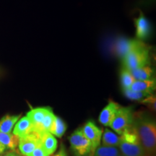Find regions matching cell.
Instances as JSON below:
<instances>
[{
    "label": "cell",
    "instance_id": "1",
    "mask_svg": "<svg viewBox=\"0 0 156 156\" xmlns=\"http://www.w3.org/2000/svg\"><path fill=\"white\" fill-rule=\"evenodd\" d=\"M133 125L140 145L147 156H154L156 151V124L153 118L142 113L134 114Z\"/></svg>",
    "mask_w": 156,
    "mask_h": 156
},
{
    "label": "cell",
    "instance_id": "2",
    "mask_svg": "<svg viewBox=\"0 0 156 156\" xmlns=\"http://www.w3.org/2000/svg\"><path fill=\"white\" fill-rule=\"evenodd\" d=\"M150 48L147 44L134 48L122 58L123 67L129 71L150 64Z\"/></svg>",
    "mask_w": 156,
    "mask_h": 156
},
{
    "label": "cell",
    "instance_id": "3",
    "mask_svg": "<svg viewBox=\"0 0 156 156\" xmlns=\"http://www.w3.org/2000/svg\"><path fill=\"white\" fill-rule=\"evenodd\" d=\"M70 147L75 156H93L90 142L84 134L82 128L76 129L69 137Z\"/></svg>",
    "mask_w": 156,
    "mask_h": 156
},
{
    "label": "cell",
    "instance_id": "4",
    "mask_svg": "<svg viewBox=\"0 0 156 156\" xmlns=\"http://www.w3.org/2000/svg\"><path fill=\"white\" fill-rule=\"evenodd\" d=\"M134 113L132 107H123L121 106L118 109L110 127L116 134L121 135L124 130L133 124Z\"/></svg>",
    "mask_w": 156,
    "mask_h": 156
},
{
    "label": "cell",
    "instance_id": "5",
    "mask_svg": "<svg viewBox=\"0 0 156 156\" xmlns=\"http://www.w3.org/2000/svg\"><path fill=\"white\" fill-rule=\"evenodd\" d=\"M142 41L139 39H130L121 37L115 41L112 46V51L114 55L122 58L134 48L145 45Z\"/></svg>",
    "mask_w": 156,
    "mask_h": 156
},
{
    "label": "cell",
    "instance_id": "6",
    "mask_svg": "<svg viewBox=\"0 0 156 156\" xmlns=\"http://www.w3.org/2000/svg\"><path fill=\"white\" fill-rule=\"evenodd\" d=\"M82 130L87 140L90 142L92 146V155H93L96 148L101 145L103 129L99 128L93 120H89L85 123Z\"/></svg>",
    "mask_w": 156,
    "mask_h": 156
},
{
    "label": "cell",
    "instance_id": "7",
    "mask_svg": "<svg viewBox=\"0 0 156 156\" xmlns=\"http://www.w3.org/2000/svg\"><path fill=\"white\" fill-rule=\"evenodd\" d=\"M40 143L39 134L36 132H33L32 133L20 137L18 140V149L20 153L23 156H28L34 151L37 145Z\"/></svg>",
    "mask_w": 156,
    "mask_h": 156
},
{
    "label": "cell",
    "instance_id": "8",
    "mask_svg": "<svg viewBox=\"0 0 156 156\" xmlns=\"http://www.w3.org/2000/svg\"><path fill=\"white\" fill-rule=\"evenodd\" d=\"M134 24L136 28V39L143 41L151 37L152 34L151 24L143 13L140 12V16L134 19Z\"/></svg>",
    "mask_w": 156,
    "mask_h": 156
},
{
    "label": "cell",
    "instance_id": "9",
    "mask_svg": "<svg viewBox=\"0 0 156 156\" xmlns=\"http://www.w3.org/2000/svg\"><path fill=\"white\" fill-rule=\"evenodd\" d=\"M51 109L50 107H40L29 111L26 116L30 119L34 126V131L36 133H41V124L45 115Z\"/></svg>",
    "mask_w": 156,
    "mask_h": 156
},
{
    "label": "cell",
    "instance_id": "10",
    "mask_svg": "<svg viewBox=\"0 0 156 156\" xmlns=\"http://www.w3.org/2000/svg\"><path fill=\"white\" fill-rule=\"evenodd\" d=\"M119 103L113 101H109L106 107L101 111L98 117V121L101 124L106 126H110L114 119L118 109L120 108Z\"/></svg>",
    "mask_w": 156,
    "mask_h": 156
},
{
    "label": "cell",
    "instance_id": "11",
    "mask_svg": "<svg viewBox=\"0 0 156 156\" xmlns=\"http://www.w3.org/2000/svg\"><path fill=\"white\" fill-rule=\"evenodd\" d=\"M39 134V140L40 144L45 151L48 155H51L55 153L57 148L58 142L55 138V136L51 134L49 132H45Z\"/></svg>",
    "mask_w": 156,
    "mask_h": 156
},
{
    "label": "cell",
    "instance_id": "12",
    "mask_svg": "<svg viewBox=\"0 0 156 156\" xmlns=\"http://www.w3.org/2000/svg\"><path fill=\"white\" fill-rule=\"evenodd\" d=\"M34 131V126L30 119L25 116L20 118L13 128L12 134L16 135L17 137H22L25 135L32 133Z\"/></svg>",
    "mask_w": 156,
    "mask_h": 156
},
{
    "label": "cell",
    "instance_id": "13",
    "mask_svg": "<svg viewBox=\"0 0 156 156\" xmlns=\"http://www.w3.org/2000/svg\"><path fill=\"white\" fill-rule=\"evenodd\" d=\"M118 147L120 153L124 156H147L140 144L121 141Z\"/></svg>",
    "mask_w": 156,
    "mask_h": 156
},
{
    "label": "cell",
    "instance_id": "14",
    "mask_svg": "<svg viewBox=\"0 0 156 156\" xmlns=\"http://www.w3.org/2000/svg\"><path fill=\"white\" fill-rule=\"evenodd\" d=\"M130 88L133 90L144 92L150 95L153 94L156 88L155 78L145 80H135Z\"/></svg>",
    "mask_w": 156,
    "mask_h": 156
},
{
    "label": "cell",
    "instance_id": "15",
    "mask_svg": "<svg viewBox=\"0 0 156 156\" xmlns=\"http://www.w3.org/2000/svg\"><path fill=\"white\" fill-rule=\"evenodd\" d=\"M21 117V114H7L0 119V132L12 133L14 126Z\"/></svg>",
    "mask_w": 156,
    "mask_h": 156
},
{
    "label": "cell",
    "instance_id": "16",
    "mask_svg": "<svg viewBox=\"0 0 156 156\" xmlns=\"http://www.w3.org/2000/svg\"><path fill=\"white\" fill-rule=\"evenodd\" d=\"M136 80H145L153 79L155 71L153 68L148 65L143 66L132 71H130Z\"/></svg>",
    "mask_w": 156,
    "mask_h": 156
},
{
    "label": "cell",
    "instance_id": "17",
    "mask_svg": "<svg viewBox=\"0 0 156 156\" xmlns=\"http://www.w3.org/2000/svg\"><path fill=\"white\" fill-rule=\"evenodd\" d=\"M121 141L122 140H121L120 135H117L115 132H112L109 129H105L104 132H103L102 137H101L102 145L118 147Z\"/></svg>",
    "mask_w": 156,
    "mask_h": 156
},
{
    "label": "cell",
    "instance_id": "18",
    "mask_svg": "<svg viewBox=\"0 0 156 156\" xmlns=\"http://www.w3.org/2000/svg\"><path fill=\"white\" fill-rule=\"evenodd\" d=\"M67 130V125L64 121L62 118L57 116H54L53 123L51 126L49 132L51 134H53L54 136L56 137L61 138L65 133Z\"/></svg>",
    "mask_w": 156,
    "mask_h": 156
},
{
    "label": "cell",
    "instance_id": "19",
    "mask_svg": "<svg viewBox=\"0 0 156 156\" xmlns=\"http://www.w3.org/2000/svg\"><path fill=\"white\" fill-rule=\"evenodd\" d=\"M19 137L12 133H5L0 132V143H2L6 148L10 151H15L18 145Z\"/></svg>",
    "mask_w": 156,
    "mask_h": 156
},
{
    "label": "cell",
    "instance_id": "20",
    "mask_svg": "<svg viewBox=\"0 0 156 156\" xmlns=\"http://www.w3.org/2000/svg\"><path fill=\"white\" fill-rule=\"evenodd\" d=\"M120 80L122 89L130 88L134 82L136 80L131 72L123 67L120 71Z\"/></svg>",
    "mask_w": 156,
    "mask_h": 156
},
{
    "label": "cell",
    "instance_id": "21",
    "mask_svg": "<svg viewBox=\"0 0 156 156\" xmlns=\"http://www.w3.org/2000/svg\"><path fill=\"white\" fill-rule=\"evenodd\" d=\"M120 154L118 147L100 145L95 150L93 156H117Z\"/></svg>",
    "mask_w": 156,
    "mask_h": 156
},
{
    "label": "cell",
    "instance_id": "22",
    "mask_svg": "<svg viewBox=\"0 0 156 156\" xmlns=\"http://www.w3.org/2000/svg\"><path fill=\"white\" fill-rule=\"evenodd\" d=\"M122 93L126 98L129 99V100H132V101H141L143 98H145L147 97L148 95H150V94H148V93L140 92V91H135V90H132L131 88L122 89Z\"/></svg>",
    "mask_w": 156,
    "mask_h": 156
},
{
    "label": "cell",
    "instance_id": "23",
    "mask_svg": "<svg viewBox=\"0 0 156 156\" xmlns=\"http://www.w3.org/2000/svg\"><path fill=\"white\" fill-rule=\"evenodd\" d=\"M54 116H55V114H54L51 108L46 113L41 124V133L45 132H49L51 126L53 123Z\"/></svg>",
    "mask_w": 156,
    "mask_h": 156
},
{
    "label": "cell",
    "instance_id": "24",
    "mask_svg": "<svg viewBox=\"0 0 156 156\" xmlns=\"http://www.w3.org/2000/svg\"><path fill=\"white\" fill-rule=\"evenodd\" d=\"M139 102L142 104L147 106L148 108L151 109L152 112H155L156 110V98L155 95L152 94L148 95L147 97L145 98L142 100L140 101Z\"/></svg>",
    "mask_w": 156,
    "mask_h": 156
},
{
    "label": "cell",
    "instance_id": "25",
    "mask_svg": "<svg viewBox=\"0 0 156 156\" xmlns=\"http://www.w3.org/2000/svg\"><path fill=\"white\" fill-rule=\"evenodd\" d=\"M28 156H49L48 153L45 151V150L42 147L41 144L39 143L37 147L35 148L34 151L31 153Z\"/></svg>",
    "mask_w": 156,
    "mask_h": 156
},
{
    "label": "cell",
    "instance_id": "26",
    "mask_svg": "<svg viewBox=\"0 0 156 156\" xmlns=\"http://www.w3.org/2000/svg\"><path fill=\"white\" fill-rule=\"evenodd\" d=\"M53 156H68L67 152L65 151V148H64L63 145H62L61 147H60L59 151L57 152V153H56L55 155Z\"/></svg>",
    "mask_w": 156,
    "mask_h": 156
},
{
    "label": "cell",
    "instance_id": "27",
    "mask_svg": "<svg viewBox=\"0 0 156 156\" xmlns=\"http://www.w3.org/2000/svg\"><path fill=\"white\" fill-rule=\"evenodd\" d=\"M2 156H20V154L17 153V152L15 151H9L5 152V153L2 155Z\"/></svg>",
    "mask_w": 156,
    "mask_h": 156
},
{
    "label": "cell",
    "instance_id": "28",
    "mask_svg": "<svg viewBox=\"0 0 156 156\" xmlns=\"http://www.w3.org/2000/svg\"><path fill=\"white\" fill-rule=\"evenodd\" d=\"M6 151H7V148H6L5 146H4L2 144L0 143V156L2 155L5 153Z\"/></svg>",
    "mask_w": 156,
    "mask_h": 156
},
{
    "label": "cell",
    "instance_id": "29",
    "mask_svg": "<svg viewBox=\"0 0 156 156\" xmlns=\"http://www.w3.org/2000/svg\"><path fill=\"white\" fill-rule=\"evenodd\" d=\"M117 156H124V155H123L122 154H121V153H120V154H119V155H117Z\"/></svg>",
    "mask_w": 156,
    "mask_h": 156
},
{
    "label": "cell",
    "instance_id": "30",
    "mask_svg": "<svg viewBox=\"0 0 156 156\" xmlns=\"http://www.w3.org/2000/svg\"><path fill=\"white\" fill-rule=\"evenodd\" d=\"M20 156H23V155H20Z\"/></svg>",
    "mask_w": 156,
    "mask_h": 156
},
{
    "label": "cell",
    "instance_id": "31",
    "mask_svg": "<svg viewBox=\"0 0 156 156\" xmlns=\"http://www.w3.org/2000/svg\"><path fill=\"white\" fill-rule=\"evenodd\" d=\"M1 156H2V155H1Z\"/></svg>",
    "mask_w": 156,
    "mask_h": 156
}]
</instances>
